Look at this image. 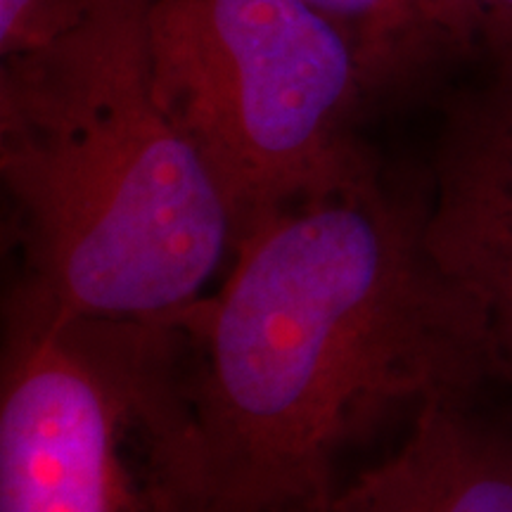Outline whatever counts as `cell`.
Segmentation results:
<instances>
[{"label":"cell","instance_id":"cell-1","mask_svg":"<svg viewBox=\"0 0 512 512\" xmlns=\"http://www.w3.org/2000/svg\"><path fill=\"white\" fill-rule=\"evenodd\" d=\"M178 320L221 512L328 505L351 439L491 380L425 202L380 164L245 223L219 290Z\"/></svg>","mask_w":512,"mask_h":512},{"label":"cell","instance_id":"cell-2","mask_svg":"<svg viewBox=\"0 0 512 512\" xmlns=\"http://www.w3.org/2000/svg\"><path fill=\"white\" fill-rule=\"evenodd\" d=\"M147 3L100 0L53 48L0 62L10 287L60 313L176 318L235 247L226 192L155 83Z\"/></svg>","mask_w":512,"mask_h":512},{"label":"cell","instance_id":"cell-3","mask_svg":"<svg viewBox=\"0 0 512 512\" xmlns=\"http://www.w3.org/2000/svg\"><path fill=\"white\" fill-rule=\"evenodd\" d=\"M0 512H221L181 320L72 316L10 287Z\"/></svg>","mask_w":512,"mask_h":512},{"label":"cell","instance_id":"cell-4","mask_svg":"<svg viewBox=\"0 0 512 512\" xmlns=\"http://www.w3.org/2000/svg\"><path fill=\"white\" fill-rule=\"evenodd\" d=\"M147 50L238 230L377 164L358 133L382 105L373 74L306 0H150Z\"/></svg>","mask_w":512,"mask_h":512},{"label":"cell","instance_id":"cell-5","mask_svg":"<svg viewBox=\"0 0 512 512\" xmlns=\"http://www.w3.org/2000/svg\"><path fill=\"white\" fill-rule=\"evenodd\" d=\"M444 107L425 202V242L475 311L491 380L512 389V50Z\"/></svg>","mask_w":512,"mask_h":512},{"label":"cell","instance_id":"cell-6","mask_svg":"<svg viewBox=\"0 0 512 512\" xmlns=\"http://www.w3.org/2000/svg\"><path fill=\"white\" fill-rule=\"evenodd\" d=\"M328 512H512V430L472 413L470 399L425 403L406 439L337 489Z\"/></svg>","mask_w":512,"mask_h":512},{"label":"cell","instance_id":"cell-7","mask_svg":"<svg viewBox=\"0 0 512 512\" xmlns=\"http://www.w3.org/2000/svg\"><path fill=\"white\" fill-rule=\"evenodd\" d=\"M361 50L382 102L430 88L453 64L477 57L444 0H306Z\"/></svg>","mask_w":512,"mask_h":512},{"label":"cell","instance_id":"cell-8","mask_svg":"<svg viewBox=\"0 0 512 512\" xmlns=\"http://www.w3.org/2000/svg\"><path fill=\"white\" fill-rule=\"evenodd\" d=\"M100 0H0V62L53 48L88 22Z\"/></svg>","mask_w":512,"mask_h":512},{"label":"cell","instance_id":"cell-9","mask_svg":"<svg viewBox=\"0 0 512 512\" xmlns=\"http://www.w3.org/2000/svg\"><path fill=\"white\" fill-rule=\"evenodd\" d=\"M479 55L512 50V0H444Z\"/></svg>","mask_w":512,"mask_h":512},{"label":"cell","instance_id":"cell-10","mask_svg":"<svg viewBox=\"0 0 512 512\" xmlns=\"http://www.w3.org/2000/svg\"><path fill=\"white\" fill-rule=\"evenodd\" d=\"M328 505H294V508L275 510V512H328Z\"/></svg>","mask_w":512,"mask_h":512}]
</instances>
